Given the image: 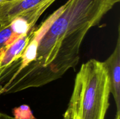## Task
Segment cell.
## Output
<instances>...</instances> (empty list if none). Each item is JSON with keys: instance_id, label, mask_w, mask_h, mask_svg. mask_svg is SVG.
<instances>
[{"instance_id": "obj_1", "label": "cell", "mask_w": 120, "mask_h": 119, "mask_svg": "<svg viewBox=\"0 0 120 119\" xmlns=\"http://www.w3.org/2000/svg\"><path fill=\"white\" fill-rule=\"evenodd\" d=\"M120 1L68 0L37 28L36 58L0 83V94L41 87L75 68L86 34Z\"/></svg>"}, {"instance_id": "obj_2", "label": "cell", "mask_w": 120, "mask_h": 119, "mask_svg": "<svg viewBox=\"0 0 120 119\" xmlns=\"http://www.w3.org/2000/svg\"><path fill=\"white\" fill-rule=\"evenodd\" d=\"M111 93L103 62L91 59L81 66L64 116L70 119H105Z\"/></svg>"}, {"instance_id": "obj_3", "label": "cell", "mask_w": 120, "mask_h": 119, "mask_svg": "<svg viewBox=\"0 0 120 119\" xmlns=\"http://www.w3.org/2000/svg\"><path fill=\"white\" fill-rule=\"evenodd\" d=\"M109 74L111 93L113 95L117 107L116 116H120V28L117 44L113 52L103 62Z\"/></svg>"}, {"instance_id": "obj_4", "label": "cell", "mask_w": 120, "mask_h": 119, "mask_svg": "<svg viewBox=\"0 0 120 119\" xmlns=\"http://www.w3.org/2000/svg\"><path fill=\"white\" fill-rule=\"evenodd\" d=\"M50 0H11L0 2V26L9 24L16 16Z\"/></svg>"}, {"instance_id": "obj_5", "label": "cell", "mask_w": 120, "mask_h": 119, "mask_svg": "<svg viewBox=\"0 0 120 119\" xmlns=\"http://www.w3.org/2000/svg\"><path fill=\"white\" fill-rule=\"evenodd\" d=\"M33 28L28 34L20 36L0 51V74L11 63L21 57L31 39Z\"/></svg>"}, {"instance_id": "obj_6", "label": "cell", "mask_w": 120, "mask_h": 119, "mask_svg": "<svg viewBox=\"0 0 120 119\" xmlns=\"http://www.w3.org/2000/svg\"><path fill=\"white\" fill-rule=\"evenodd\" d=\"M17 38L14 35L10 24L0 26V51Z\"/></svg>"}, {"instance_id": "obj_7", "label": "cell", "mask_w": 120, "mask_h": 119, "mask_svg": "<svg viewBox=\"0 0 120 119\" xmlns=\"http://www.w3.org/2000/svg\"><path fill=\"white\" fill-rule=\"evenodd\" d=\"M14 117L16 119H36L28 105H23L15 107L12 110Z\"/></svg>"}, {"instance_id": "obj_8", "label": "cell", "mask_w": 120, "mask_h": 119, "mask_svg": "<svg viewBox=\"0 0 120 119\" xmlns=\"http://www.w3.org/2000/svg\"><path fill=\"white\" fill-rule=\"evenodd\" d=\"M0 119H16L14 117H11L5 113H0Z\"/></svg>"}, {"instance_id": "obj_9", "label": "cell", "mask_w": 120, "mask_h": 119, "mask_svg": "<svg viewBox=\"0 0 120 119\" xmlns=\"http://www.w3.org/2000/svg\"><path fill=\"white\" fill-rule=\"evenodd\" d=\"M63 119H70L68 117H66L63 116ZM116 119H120V117H116Z\"/></svg>"}, {"instance_id": "obj_10", "label": "cell", "mask_w": 120, "mask_h": 119, "mask_svg": "<svg viewBox=\"0 0 120 119\" xmlns=\"http://www.w3.org/2000/svg\"><path fill=\"white\" fill-rule=\"evenodd\" d=\"M4 1V0H0V2H2V1Z\"/></svg>"}, {"instance_id": "obj_11", "label": "cell", "mask_w": 120, "mask_h": 119, "mask_svg": "<svg viewBox=\"0 0 120 119\" xmlns=\"http://www.w3.org/2000/svg\"><path fill=\"white\" fill-rule=\"evenodd\" d=\"M4 1H11V0H4Z\"/></svg>"}]
</instances>
